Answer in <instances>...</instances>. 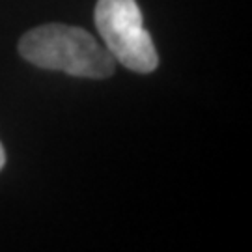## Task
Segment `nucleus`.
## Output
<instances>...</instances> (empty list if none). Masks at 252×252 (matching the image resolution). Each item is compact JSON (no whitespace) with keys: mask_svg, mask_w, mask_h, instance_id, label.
Segmentation results:
<instances>
[{"mask_svg":"<svg viewBox=\"0 0 252 252\" xmlns=\"http://www.w3.org/2000/svg\"><path fill=\"white\" fill-rule=\"evenodd\" d=\"M21 56L41 69L63 71L84 79H107L114 73V58L95 37L79 27L43 25L19 41Z\"/></svg>","mask_w":252,"mask_h":252,"instance_id":"obj_1","label":"nucleus"},{"mask_svg":"<svg viewBox=\"0 0 252 252\" xmlns=\"http://www.w3.org/2000/svg\"><path fill=\"white\" fill-rule=\"evenodd\" d=\"M94 21L114 60L136 73L157 69L159 54L136 0H97Z\"/></svg>","mask_w":252,"mask_h":252,"instance_id":"obj_2","label":"nucleus"},{"mask_svg":"<svg viewBox=\"0 0 252 252\" xmlns=\"http://www.w3.org/2000/svg\"><path fill=\"white\" fill-rule=\"evenodd\" d=\"M4 164H6V152H4V146L0 144V170Z\"/></svg>","mask_w":252,"mask_h":252,"instance_id":"obj_3","label":"nucleus"}]
</instances>
